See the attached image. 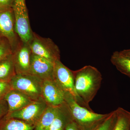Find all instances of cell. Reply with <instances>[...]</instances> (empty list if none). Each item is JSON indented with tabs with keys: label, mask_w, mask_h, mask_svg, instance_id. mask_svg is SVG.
<instances>
[{
	"label": "cell",
	"mask_w": 130,
	"mask_h": 130,
	"mask_svg": "<svg viewBox=\"0 0 130 130\" xmlns=\"http://www.w3.org/2000/svg\"><path fill=\"white\" fill-rule=\"evenodd\" d=\"M8 113L7 103L5 99L0 100V122Z\"/></svg>",
	"instance_id": "obj_22"
},
{
	"label": "cell",
	"mask_w": 130,
	"mask_h": 130,
	"mask_svg": "<svg viewBox=\"0 0 130 130\" xmlns=\"http://www.w3.org/2000/svg\"><path fill=\"white\" fill-rule=\"evenodd\" d=\"M117 119L116 110L111 112L107 118L96 130H112Z\"/></svg>",
	"instance_id": "obj_19"
},
{
	"label": "cell",
	"mask_w": 130,
	"mask_h": 130,
	"mask_svg": "<svg viewBox=\"0 0 130 130\" xmlns=\"http://www.w3.org/2000/svg\"><path fill=\"white\" fill-rule=\"evenodd\" d=\"M29 44L33 54L54 64L60 59L59 47L50 38L41 37L33 32V38Z\"/></svg>",
	"instance_id": "obj_6"
},
{
	"label": "cell",
	"mask_w": 130,
	"mask_h": 130,
	"mask_svg": "<svg viewBox=\"0 0 130 130\" xmlns=\"http://www.w3.org/2000/svg\"><path fill=\"white\" fill-rule=\"evenodd\" d=\"M0 34L9 42L13 51L20 40L15 30V21L12 7L0 8Z\"/></svg>",
	"instance_id": "obj_7"
},
{
	"label": "cell",
	"mask_w": 130,
	"mask_h": 130,
	"mask_svg": "<svg viewBox=\"0 0 130 130\" xmlns=\"http://www.w3.org/2000/svg\"><path fill=\"white\" fill-rule=\"evenodd\" d=\"M4 99L8 105V114L20 110L34 101L23 93L12 89L8 93Z\"/></svg>",
	"instance_id": "obj_12"
},
{
	"label": "cell",
	"mask_w": 130,
	"mask_h": 130,
	"mask_svg": "<svg viewBox=\"0 0 130 130\" xmlns=\"http://www.w3.org/2000/svg\"><path fill=\"white\" fill-rule=\"evenodd\" d=\"M42 98L48 106L58 107L64 103V92L53 79L42 82Z\"/></svg>",
	"instance_id": "obj_10"
},
{
	"label": "cell",
	"mask_w": 130,
	"mask_h": 130,
	"mask_svg": "<svg viewBox=\"0 0 130 130\" xmlns=\"http://www.w3.org/2000/svg\"><path fill=\"white\" fill-rule=\"evenodd\" d=\"M65 102L67 104L72 117L80 130H96L109 116L110 113L99 114L81 106L72 95L64 92Z\"/></svg>",
	"instance_id": "obj_2"
},
{
	"label": "cell",
	"mask_w": 130,
	"mask_h": 130,
	"mask_svg": "<svg viewBox=\"0 0 130 130\" xmlns=\"http://www.w3.org/2000/svg\"><path fill=\"white\" fill-rule=\"evenodd\" d=\"M58 107L48 106L35 125L34 130H48L56 117Z\"/></svg>",
	"instance_id": "obj_16"
},
{
	"label": "cell",
	"mask_w": 130,
	"mask_h": 130,
	"mask_svg": "<svg viewBox=\"0 0 130 130\" xmlns=\"http://www.w3.org/2000/svg\"><path fill=\"white\" fill-rule=\"evenodd\" d=\"M16 74L12 53L0 60V82H9Z\"/></svg>",
	"instance_id": "obj_14"
},
{
	"label": "cell",
	"mask_w": 130,
	"mask_h": 130,
	"mask_svg": "<svg viewBox=\"0 0 130 130\" xmlns=\"http://www.w3.org/2000/svg\"><path fill=\"white\" fill-rule=\"evenodd\" d=\"M35 126L18 119L5 117L0 122V130H34Z\"/></svg>",
	"instance_id": "obj_15"
},
{
	"label": "cell",
	"mask_w": 130,
	"mask_h": 130,
	"mask_svg": "<svg viewBox=\"0 0 130 130\" xmlns=\"http://www.w3.org/2000/svg\"><path fill=\"white\" fill-rule=\"evenodd\" d=\"M120 52L123 55L130 58V49L124 50L120 51Z\"/></svg>",
	"instance_id": "obj_25"
},
{
	"label": "cell",
	"mask_w": 130,
	"mask_h": 130,
	"mask_svg": "<svg viewBox=\"0 0 130 130\" xmlns=\"http://www.w3.org/2000/svg\"><path fill=\"white\" fill-rule=\"evenodd\" d=\"M42 81L31 74H16L9 83L12 89L19 91L33 101L42 98Z\"/></svg>",
	"instance_id": "obj_4"
},
{
	"label": "cell",
	"mask_w": 130,
	"mask_h": 130,
	"mask_svg": "<svg viewBox=\"0 0 130 130\" xmlns=\"http://www.w3.org/2000/svg\"><path fill=\"white\" fill-rule=\"evenodd\" d=\"M65 130H80L74 121H72L68 125Z\"/></svg>",
	"instance_id": "obj_24"
},
{
	"label": "cell",
	"mask_w": 130,
	"mask_h": 130,
	"mask_svg": "<svg viewBox=\"0 0 130 130\" xmlns=\"http://www.w3.org/2000/svg\"><path fill=\"white\" fill-rule=\"evenodd\" d=\"M54 65L47 60L32 54L30 74L42 81L53 79Z\"/></svg>",
	"instance_id": "obj_11"
},
{
	"label": "cell",
	"mask_w": 130,
	"mask_h": 130,
	"mask_svg": "<svg viewBox=\"0 0 130 130\" xmlns=\"http://www.w3.org/2000/svg\"><path fill=\"white\" fill-rule=\"evenodd\" d=\"M74 87L80 99L89 107V103L94 99L100 89L102 78L97 68L86 66L73 71Z\"/></svg>",
	"instance_id": "obj_1"
},
{
	"label": "cell",
	"mask_w": 130,
	"mask_h": 130,
	"mask_svg": "<svg viewBox=\"0 0 130 130\" xmlns=\"http://www.w3.org/2000/svg\"><path fill=\"white\" fill-rule=\"evenodd\" d=\"M111 62L121 73L130 78V58L115 51L111 56Z\"/></svg>",
	"instance_id": "obj_17"
},
{
	"label": "cell",
	"mask_w": 130,
	"mask_h": 130,
	"mask_svg": "<svg viewBox=\"0 0 130 130\" xmlns=\"http://www.w3.org/2000/svg\"><path fill=\"white\" fill-rule=\"evenodd\" d=\"M48 106L41 98L34 101L20 110L8 114L6 117L21 120L35 126Z\"/></svg>",
	"instance_id": "obj_8"
},
{
	"label": "cell",
	"mask_w": 130,
	"mask_h": 130,
	"mask_svg": "<svg viewBox=\"0 0 130 130\" xmlns=\"http://www.w3.org/2000/svg\"><path fill=\"white\" fill-rule=\"evenodd\" d=\"M31 50L29 44L20 40L12 57L16 74H30Z\"/></svg>",
	"instance_id": "obj_9"
},
{
	"label": "cell",
	"mask_w": 130,
	"mask_h": 130,
	"mask_svg": "<svg viewBox=\"0 0 130 130\" xmlns=\"http://www.w3.org/2000/svg\"><path fill=\"white\" fill-rule=\"evenodd\" d=\"M12 7L16 34L21 41L29 43L33 38V32L30 24L25 0H13Z\"/></svg>",
	"instance_id": "obj_3"
},
{
	"label": "cell",
	"mask_w": 130,
	"mask_h": 130,
	"mask_svg": "<svg viewBox=\"0 0 130 130\" xmlns=\"http://www.w3.org/2000/svg\"><path fill=\"white\" fill-rule=\"evenodd\" d=\"M72 120L70 108L65 102L58 107L56 117L48 130H65Z\"/></svg>",
	"instance_id": "obj_13"
},
{
	"label": "cell",
	"mask_w": 130,
	"mask_h": 130,
	"mask_svg": "<svg viewBox=\"0 0 130 130\" xmlns=\"http://www.w3.org/2000/svg\"><path fill=\"white\" fill-rule=\"evenodd\" d=\"M53 79L63 91L70 93L81 106L92 110L82 101L75 90L73 71L63 64L60 59L56 61L54 65Z\"/></svg>",
	"instance_id": "obj_5"
},
{
	"label": "cell",
	"mask_w": 130,
	"mask_h": 130,
	"mask_svg": "<svg viewBox=\"0 0 130 130\" xmlns=\"http://www.w3.org/2000/svg\"><path fill=\"white\" fill-rule=\"evenodd\" d=\"M11 89L9 82H0V100L4 99Z\"/></svg>",
	"instance_id": "obj_21"
},
{
	"label": "cell",
	"mask_w": 130,
	"mask_h": 130,
	"mask_svg": "<svg viewBox=\"0 0 130 130\" xmlns=\"http://www.w3.org/2000/svg\"><path fill=\"white\" fill-rule=\"evenodd\" d=\"M13 0H0V8L12 7Z\"/></svg>",
	"instance_id": "obj_23"
},
{
	"label": "cell",
	"mask_w": 130,
	"mask_h": 130,
	"mask_svg": "<svg viewBox=\"0 0 130 130\" xmlns=\"http://www.w3.org/2000/svg\"><path fill=\"white\" fill-rule=\"evenodd\" d=\"M116 110L117 120L112 130H130V112L120 107Z\"/></svg>",
	"instance_id": "obj_18"
},
{
	"label": "cell",
	"mask_w": 130,
	"mask_h": 130,
	"mask_svg": "<svg viewBox=\"0 0 130 130\" xmlns=\"http://www.w3.org/2000/svg\"><path fill=\"white\" fill-rule=\"evenodd\" d=\"M12 53V48L9 42L2 40L0 42V60Z\"/></svg>",
	"instance_id": "obj_20"
},
{
	"label": "cell",
	"mask_w": 130,
	"mask_h": 130,
	"mask_svg": "<svg viewBox=\"0 0 130 130\" xmlns=\"http://www.w3.org/2000/svg\"><path fill=\"white\" fill-rule=\"evenodd\" d=\"M1 42V41H0V42Z\"/></svg>",
	"instance_id": "obj_26"
}]
</instances>
